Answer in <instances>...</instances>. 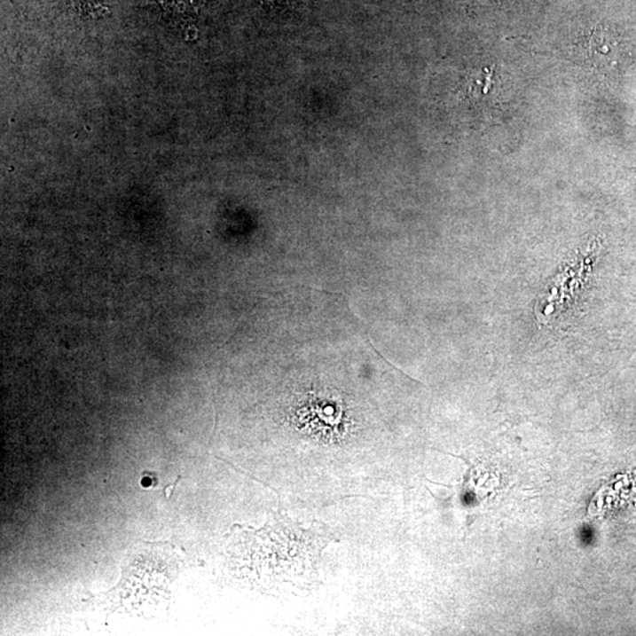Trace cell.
Returning a JSON list of instances; mask_svg holds the SVG:
<instances>
[{
  "label": "cell",
  "mask_w": 636,
  "mask_h": 636,
  "mask_svg": "<svg viewBox=\"0 0 636 636\" xmlns=\"http://www.w3.org/2000/svg\"><path fill=\"white\" fill-rule=\"evenodd\" d=\"M177 561L171 548L165 545L146 544L136 548L124 565L120 595L134 607L154 605L169 594V584L177 571Z\"/></svg>",
  "instance_id": "7a4b0ae2"
},
{
  "label": "cell",
  "mask_w": 636,
  "mask_h": 636,
  "mask_svg": "<svg viewBox=\"0 0 636 636\" xmlns=\"http://www.w3.org/2000/svg\"><path fill=\"white\" fill-rule=\"evenodd\" d=\"M585 51L591 66L600 72L613 71L623 62V45L609 28H595L587 39Z\"/></svg>",
  "instance_id": "3957f363"
},
{
  "label": "cell",
  "mask_w": 636,
  "mask_h": 636,
  "mask_svg": "<svg viewBox=\"0 0 636 636\" xmlns=\"http://www.w3.org/2000/svg\"><path fill=\"white\" fill-rule=\"evenodd\" d=\"M249 535L254 545L249 559L254 566L260 563L254 569L268 571L269 580L294 585L307 584L314 577L322 549L330 541L328 530L319 523L305 528L281 515Z\"/></svg>",
  "instance_id": "6da1fadb"
}]
</instances>
